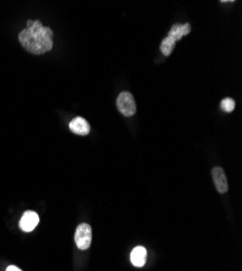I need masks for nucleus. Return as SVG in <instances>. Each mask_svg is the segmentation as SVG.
<instances>
[{"label": "nucleus", "instance_id": "nucleus-1", "mask_svg": "<svg viewBox=\"0 0 242 271\" xmlns=\"http://www.w3.org/2000/svg\"><path fill=\"white\" fill-rule=\"evenodd\" d=\"M52 38V29L44 26L38 20L33 22L31 27L23 29L19 35V41L23 48L33 54H43L50 51L53 47Z\"/></svg>", "mask_w": 242, "mask_h": 271}, {"label": "nucleus", "instance_id": "nucleus-2", "mask_svg": "<svg viewBox=\"0 0 242 271\" xmlns=\"http://www.w3.org/2000/svg\"><path fill=\"white\" fill-rule=\"evenodd\" d=\"M76 246L82 250H88L91 245L92 240V231L91 227L88 224H81L77 226L75 235H74Z\"/></svg>", "mask_w": 242, "mask_h": 271}, {"label": "nucleus", "instance_id": "nucleus-3", "mask_svg": "<svg viewBox=\"0 0 242 271\" xmlns=\"http://www.w3.org/2000/svg\"><path fill=\"white\" fill-rule=\"evenodd\" d=\"M116 105L118 111L126 117L132 116L137 111L134 96L128 91L120 93V96L117 97V100H116Z\"/></svg>", "mask_w": 242, "mask_h": 271}, {"label": "nucleus", "instance_id": "nucleus-4", "mask_svg": "<svg viewBox=\"0 0 242 271\" xmlns=\"http://www.w3.org/2000/svg\"><path fill=\"white\" fill-rule=\"evenodd\" d=\"M212 177H213V181L217 192L220 194L226 193L229 188H228V181H227V177L225 175L224 169L220 166L214 167V168L212 169Z\"/></svg>", "mask_w": 242, "mask_h": 271}, {"label": "nucleus", "instance_id": "nucleus-5", "mask_svg": "<svg viewBox=\"0 0 242 271\" xmlns=\"http://www.w3.org/2000/svg\"><path fill=\"white\" fill-rule=\"evenodd\" d=\"M39 223V216L36 211L27 210L23 214L21 220H20V228L24 232H31L36 228Z\"/></svg>", "mask_w": 242, "mask_h": 271}, {"label": "nucleus", "instance_id": "nucleus-6", "mask_svg": "<svg viewBox=\"0 0 242 271\" xmlns=\"http://www.w3.org/2000/svg\"><path fill=\"white\" fill-rule=\"evenodd\" d=\"M70 129L74 132L75 135H81V136H86L89 134L90 131V126L85 118L81 116L75 117L73 121L70 123Z\"/></svg>", "mask_w": 242, "mask_h": 271}, {"label": "nucleus", "instance_id": "nucleus-7", "mask_svg": "<svg viewBox=\"0 0 242 271\" xmlns=\"http://www.w3.org/2000/svg\"><path fill=\"white\" fill-rule=\"evenodd\" d=\"M191 32V25L189 23H185V24H175L173 25L171 31L167 34V36L174 39L175 42L180 41V39L188 35V34Z\"/></svg>", "mask_w": 242, "mask_h": 271}, {"label": "nucleus", "instance_id": "nucleus-8", "mask_svg": "<svg viewBox=\"0 0 242 271\" xmlns=\"http://www.w3.org/2000/svg\"><path fill=\"white\" fill-rule=\"evenodd\" d=\"M147 260V250L144 246H136V248L132 250L131 254V262L135 266V267L141 268L144 267Z\"/></svg>", "mask_w": 242, "mask_h": 271}, {"label": "nucleus", "instance_id": "nucleus-9", "mask_svg": "<svg viewBox=\"0 0 242 271\" xmlns=\"http://www.w3.org/2000/svg\"><path fill=\"white\" fill-rule=\"evenodd\" d=\"M175 45H176V42L174 41V39L169 37V36H166L164 39L162 41V43H161V51L162 53L164 54L165 57H170L171 56V53L173 52V50H174V48H175Z\"/></svg>", "mask_w": 242, "mask_h": 271}, {"label": "nucleus", "instance_id": "nucleus-10", "mask_svg": "<svg viewBox=\"0 0 242 271\" xmlns=\"http://www.w3.org/2000/svg\"><path fill=\"white\" fill-rule=\"evenodd\" d=\"M235 106H236V102L234 99H231V98H225V99L220 102L221 110L227 113L233 112L235 110Z\"/></svg>", "mask_w": 242, "mask_h": 271}, {"label": "nucleus", "instance_id": "nucleus-11", "mask_svg": "<svg viewBox=\"0 0 242 271\" xmlns=\"http://www.w3.org/2000/svg\"><path fill=\"white\" fill-rule=\"evenodd\" d=\"M6 271H22V270L20 269V268H18L17 266H12V265H11V266H9V267L7 268Z\"/></svg>", "mask_w": 242, "mask_h": 271}]
</instances>
